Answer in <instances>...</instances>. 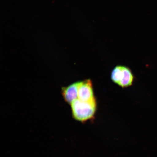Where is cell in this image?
<instances>
[{
    "label": "cell",
    "instance_id": "6da1fadb",
    "mask_svg": "<svg viewBox=\"0 0 157 157\" xmlns=\"http://www.w3.org/2000/svg\"><path fill=\"white\" fill-rule=\"evenodd\" d=\"M70 105L72 117L76 120L82 123L93 119L97 110L96 99L84 101L77 99Z\"/></svg>",
    "mask_w": 157,
    "mask_h": 157
},
{
    "label": "cell",
    "instance_id": "7a4b0ae2",
    "mask_svg": "<svg viewBox=\"0 0 157 157\" xmlns=\"http://www.w3.org/2000/svg\"><path fill=\"white\" fill-rule=\"evenodd\" d=\"M78 99L84 101H91L95 99L91 80H86L81 82L78 90Z\"/></svg>",
    "mask_w": 157,
    "mask_h": 157
},
{
    "label": "cell",
    "instance_id": "3957f363",
    "mask_svg": "<svg viewBox=\"0 0 157 157\" xmlns=\"http://www.w3.org/2000/svg\"><path fill=\"white\" fill-rule=\"evenodd\" d=\"M81 82H75L67 87L62 88V93L64 101L68 104H71L78 99V88Z\"/></svg>",
    "mask_w": 157,
    "mask_h": 157
},
{
    "label": "cell",
    "instance_id": "277c9868",
    "mask_svg": "<svg viewBox=\"0 0 157 157\" xmlns=\"http://www.w3.org/2000/svg\"><path fill=\"white\" fill-rule=\"evenodd\" d=\"M134 77L131 70L126 67L123 66L122 78L118 84L123 88L127 87L132 85Z\"/></svg>",
    "mask_w": 157,
    "mask_h": 157
},
{
    "label": "cell",
    "instance_id": "5b68a950",
    "mask_svg": "<svg viewBox=\"0 0 157 157\" xmlns=\"http://www.w3.org/2000/svg\"><path fill=\"white\" fill-rule=\"evenodd\" d=\"M123 72V66H117L114 68L111 74V78L113 81L118 84L122 78Z\"/></svg>",
    "mask_w": 157,
    "mask_h": 157
}]
</instances>
